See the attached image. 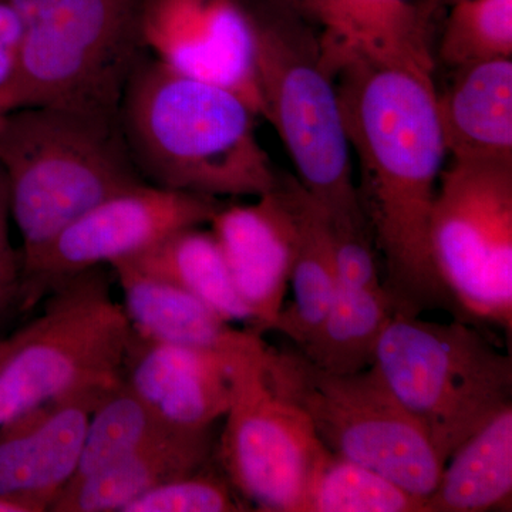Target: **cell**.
Instances as JSON below:
<instances>
[{
  "instance_id": "cell-1",
  "label": "cell",
  "mask_w": 512,
  "mask_h": 512,
  "mask_svg": "<svg viewBox=\"0 0 512 512\" xmlns=\"http://www.w3.org/2000/svg\"><path fill=\"white\" fill-rule=\"evenodd\" d=\"M340 111L359 160L360 207L399 313L460 312L431 247V212L443 164L430 53L348 45L323 36Z\"/></svg>"
},
{
  "instance_id": "cell-2",
  "label": "cell",
  "mask_w": 512,
  "mask_h": 512,
  "mask_svg": "<svg viewBox=\"0 0 512 512\" xmlns=\"http://www.w3.org/2000/svg\"><path fill=\"white\" fill-rule=\"evenodd\" d=\"M120 126L148 184L207 197L274 190L279 177L238 94L174 72L144 53L120 103Z\"/></svg>"
},
{
  "instance_id": "cell-3",
  "label": "cell",
  "mask_w": 512,
  "mask_h": 512,
  "mask_svg": "<svg viewBox=\"0 0 512 512\" xmlns=\"http://www.w3.org/2000/svg\"><path fill=\"white\" fill-rule=\"evenodd\" d=\"M0 167L22 238V268L97 204L147 184L130 156L120 117L64 107L5 114Z\"/></svg>"
},
{
  "instance_id": "cell-4",
  "label": "cell",
  "mask_w": 512,
  "mask_h": 512,
  "mask_svg": "<svg viewBox=\"0 0 512 512\" xmlns=\"http://www.w3.org/2000/svg\"><path fill=\"white\" fill-rule=\"evenodd\" d=\"M23 22L18 66L0 111L64 107L119 117L121 97L146 53L141 0H9Z\"/></svg>"
},
{
  "instance_id": "cell-5",
  "label": "cell",
  "mask_w": 512,
  "mask_h": 512,
  "mask_svg": "<svg viewBox=\"0 0 512 512\" xmlns=\"http://www.w3.org/2000/svg\"><path fill=\"white\" fill-rule=\"evenodd\" d=\"M255 39L262 117L281 137L296 180L330 221L367 224L335 77L322 45L289 10L272 2L256 9Z\"/></svg>"
},
{
  "instance_id": "cell-6",
  "label": "cell",
  "mask_w": 512,
  "mask_h": 512,
  "mask_svg": "<svg viewBox=\"0 0 512 512\" xmlns=\"http://www.w3.org/2000/svg\"><path fill=\"white\" fill-rule=\"evenodd\" d=\"M372 366L419 421L443 464L512 406L511 357L466 320L440 323L396 313Z\"/></svg>"
},
{
  "instance_id": "cell-7",
  "label": "cell",
  "mask_w": 512,
  "mask_h": 512,
  "mask_svg": "<svg viewBox=\"0 0 512 512\" xmlns=\"http://www.w3.org/2000/svg\"><path fill=\"white\" fill-rule=\"evenodd\" d=\"M262 360L276 392L306 414L332 453L372 468L424 500L433 493L444 464L375 367L332 373L298 349L268 345Z\"/></svg>"
},
{
  "instance_id": "cell-8",
  "label": "cell",
  "mask_w": 512,
  "mask_h": 512,
  "mask_svg": "<svg viewBox=\"0 0 512 512\" xmlns=\"http://www.w3.org/2000/svg\"><path fill=\"white\" fill-rule=\"evenodd\" d=\"M37 318L6 338L0 363V426L33 407L120 379L131 326L111 295L106 265L67 279Z\"/></svg>"
},
{
  "instance_id": "cell-9",
  "label": "cell",
  "mask_w": 512,
  "mask_h": 512,
  "mask_svg": "<svg viewBox=\"0 0 512 512\" xmlns=\"http://www.w3.org/2000/svg\"><path fill=\"white\" fill-rule=\"evenodd\" d=\"M431 247L466 322L512 328V164L453 161L440 174Z\"/></svg>"
},
{
  "instance_id": "cell-10",
  "label": "cell",
  "mask_w": 512,
  "mask_h": 512,
  "mask_svg": "<svg viewBox=\"0 0 512 512\" xmlns=\"http://www.w3.org/2000/svg\"><path fill=\"white\" fill-rule=\"evenodd\" d=\"M262 338L232 355V393L218 446L229 483L254 510L306 512L309 487L329 448L306 414L265 373Z\"/></svg>"
},
{
  "instance_id": "cell-11",
  "label": "cell",
  "mask_w": 512,
  "mask_h": 512,
  "mask_svg": "<svg viewBox=\"0 0 512 512\" xmlns=\"http://www.w3.org/2000/svg\"><path fill=\"white\" fill-rule=\"evenodd\" d=\"M222 207L218 198L148 183L107 198L23 265L20 315L72 276L140 254L180 229L208 224Z\"/></svg>"
},
{
  "instance_id": "cell-12",
  "label": "cell",
  "mask_w": 512,
  "mask_h": 512,
  "mask_svg": "<svg viewBox=\"0 0 512 512\" xmlns=\"http://www.w3.org/2000/svg\"><path fill=\"white\" fill-rule=\"evenodd\" d=\"M256 9L248 0H141V42L174 72L231 90L262 117Z\"/></svg>"
},
{
  "instance_id": "cell-13",
  "label": "cell",
  "mask_w": 512,
  "mask_h": 512,
  "mask_svg": "<svg viewBox=\"0 0 512 512\" xmlns=\"http://www.w3.org/2000/svg\"><path fill=\"white\" fill-rule=\"evenodd\" d=\"M113 384L82 387L2 424L0 495L49 511L73 480L87 423Z\"/></svg>"
},
{
  "instance_id": "cell-14",
  "label": "cell",
  "mask_w": 512,
  "mask_h": 512,
  "mask_svg": "<svg viewBox=\"0 0 512 512\" xmlns=\"http://www.w3.org/2000/svg\"><path fill=\"white\" fill-rule=\"evenodd\" d=\"M210 224L238 295L252 313V332L274 330L296 244L295 218L281 183L255 204L222 207Z\"/></svg>"
},
{
  "instance_id": "cell-15",
  "label": "cell",
  "mask_w": 512,
  "mask_h": 512,
  "mask_svg": "<svg viewBox=\"0 0 512 512\" xmlns=\"http://www.w3.org/2000/svg\"><path fill=\"white\" fill-rule=\"evenodd\" d=\"M232 355L168 345L131 330L121 379L174 430H210L231 403Z\"/></svg>"
},
{
  "instance_id": "cell-16",
  "label": "cell",
  "mask_w": 512,
  "mask_h": 512,
  "mask_svg": "<svg viewBox=\"0 0 512 512\" xmlns=\"http://www.w3.org/2000/svg\"><path fill=\"white\" fill-rule=\"evenodd\" d=\"M437 111L453 161L512 164V57L460 67Z\"/></svg>"
},
{
  "instance_id": "cell-17",
  "label": "cell",
  "mask_w": 512,
  "mask_h": 512,
  "mask_svg": "<svg viewBox=\"0 0 512 512\" xmlns=\"http://www.w3.org/2000/svg\"><path fill=\"white\" fill-rule=\"evenodd\" d=\"M121 292L131 330L143 338L185 348L231 353L261 338L252 330L232 328L207 303L127 261L109 265Z\"/></svg>"
},
{
  "instance_id": "cell-18",
  "label": "cell",
  "mask_w": 512,
  "mask_h": 512,
  "mask_svg": "<svg viewBox=\"0 0 512 512\" xmlns=\"http://www.w3.org/2000/svg\"><path fill=\"white\" fill-rule=\"evenodd\" d=\"M212 451V429L168 431L116 466L67 485L49 511L123 512L141 495L200 470Z\"/></svg>"
},
{
  "instance_id": "cell-19",
  "label": "cell",
  "mask_w": 512,
  "mask_h": 512,
  "mask_svg": "<svg viewBox=\"0 0 512 512\" xmlns=\"http://www.w3.org/2000/svg\"><path fill=\"white\" fill-rule=\"evenodd\" d=\"M279 183L295 218L296 244L289 281L293 299L282 309L274 330L301 348L318 329L335 295L332 235L328 214L296 178L279 177Z\"/></svg>"
},
{
  "instance_id": "cell-20",
  "label": "cell",
  "mask_w": 512,
  "mask_h": 512,
  "mask_svg": "<svg viewBox=\"0 0 512 512\" xmlns=\"http://www.w3.org/2000/svg\"><path fill=\"white\" fill-rule=\"evenodd\" d=\"M512 406L468 437L448 458L424 512L510 510Z\"/></svg>"
},
{
  "instance_id": "cell-21",
  "label": "cell",
  "mask_w": 512,
  "mask_h": 512,
  "mask_svg": "<svg viewBox=\"0 0 512 512\" xmlns=\"http://www.w3.org/2000/svg\"><path fill=\"white\" fill-rule=\"evenodd\" d=\"M396 313L399 309L386 288L336 285L325 318L305 345L296 349L328 372L369 369L384 329Z\"/></svg>"
},
{
  "instance_id": "cell-22",
  "label": "cell",
  "mask_w": 512,
  "mask_h": 512,
  "mask_svg": "<svg viewBox=\"0 0 512 512\" xmlns=\"http://www.w3.org/2000/svg\"><path fill=\"white\" fill-rule=\"evenodd\" d=\"M120 261L191 293L228 322L252 323V313L238 295L211 231L180 229L146 251Z\"/></svg>"
},
{
  "instance_id": "cell-23",
  "label": "cell",
  "mask_w": 512,
  "mask_h": 512,
  "mask_svg": "<svg viewBox=\"0 0 512 512\" xmlns=\"http://www.w3.org/2000/svg\"><path fill=\"white\" fill-rule=\"evenodd\" d=\"M301 13L325 26V36L336 42L430 53L426 10L407 0H306Z\"/></svg>"
},
{
  "instance_id": "cell-24",
  "label": "cell",
  "mask_w": 512,
  "mask_h": 512,
  "mask_svg": "<svg viewBox=\"0 0 512 512\" xmlns=\"http://www.w3.org/2000/svg\"><path fill=\"white\" fill-rule=\"evenodd\" d=\"M171 430L120 376L90 416L79 466L69 485L116 466Z\"/></svg>"
},
{
  "instance_id": "cell-25",
  "label": "cell",
  "mask_w": 512,
  "mask_h": 512,
  "mask_svg": "<svg viewBox=\"0 0 512 512\" xmlns=\"http://www.w3.org/2000/svg\"><path fill=\"white\" fill-rule=\"evenodd\" d=\"M424 503L390 478L329 450L312 478L306 512H424Z\"/></svg>"
},
{
  "instance_id": "cell-26",
  "label": "cell",
  "mask_w": 512,
  "mask_h": 512,
  "mask_svg": "<svg viewBox=\"0 0 512 512\" xmlns=\"http://www.w3.org/2000/svg\"><path fill=\"white\" fill-rule=\"evenodd\" d=\"M440 56L456 69L512 57V0H457L441 37Z\"/></svg>"
},
{
  "instance_id": "cell-27",
  "label": "cell",
  "mask_w": 512,
  "mask_h": 512,
  "mask_svg": "<svg viewBox=\"0 0 512 512\" xmlns=\"http://www.w3.org/2000/svg\"><path fill=\"white\" fill-rule=\"evenodd\" d=\"M247 503L221 473L205 464L200 470L161 485L128 504L123 512L249 511Z\"/></svg>"
},
{
  "instance_id": "cell-28",
  "label": "cell",
  "mask_w": 512,
  "mask_h": 512,
  "mask_svg": "<svg viewBox=\"0 0 512 512\" xmlns=\"http://www.w3.org/2000/svg\"><path fill=\"white\" fill-rule=\"evenodd\" d=\"M9 187L0 167V325L12 316L20 315L22 292V259L19 249L10 241Z\"/></svg>"
},
{
  "instance_id": "cell-29",
  "label": "cell",
  "mask_w": 512,
  "mask_h": 512,
  "mask_svg": "<svg viewBox=\"0 0 512 512\" xmlns=\"http://www.w3.org/2000/svg\"><path fill=\"white\" fill-rule=\"evenodd\" d=\"M23 39V22L9 0H0V47L18 52Z\"/></svg>"
},
{
  "instance_id": "cell-30",
  "label": "cell",
  "mask_w": 512,
  "mask_h": 512,
  "mask_svg": "<svg viewBox=\"0 0 512 512\" xmlns=\"http://www.w3.org/2000/svg\"><path fill=\"white\" fill-rule=\"evenodd\" d=\"M18 66V52L0 47V93L9 86Z\"/></svg>"
},
{
  "instance_id": "cell-31",
  "label": "cell",
  "mask_w": 512,
  "mask_h": 512,
  "mask_svg": "<svg viewBox=\"0 0 512 512\" xmlns=\"http://www.w3.org/2000/svg\"><path fill=\"white\" fill-rule=\"evenodd\" d=\"M0 512H39L35 505L19 498L2 497L0 495Z\"/></svg>"
},
{
  "instance_id": "cell-32",
  "label": "cell",
  "mask_w": 512,
  "mask_h": 512,
  "mask_svg": "<svg viewBox=\"0 0 512 512\" xmlns=\"http://www.w3.org/2000/svg\"><path fill=\"white\" fill-rule=\"evenodd\" d=\"M269 2L275 3V5L281 6L289 12L301 13L303 5L306 0H269Z\"/></svg>"
},
{
  "instance_id": "cell-33",
  "label": "cell",
  "mask_w": 512,
  "mask_h": 512,
  "mask_svg": "<svg viewBox=\"0 0 512 512\" xmlns=\"http://www.w3.org/2000/svg\"><path fill=\"white\" fill-rule=\"evenodd\" d=\"M6 352H8V342L6 339L0 340V363H2L3 357L6 356Z\"/></svg>"
},
{
  "instance_id": "cell-34",
  "label": "cell",
  "mask_w": 512,
  "mask_h": 512,
  "mask_svg": "<svg viewBox=\"0 0 512 512\" xmlns=\"http://www.w3.org/2000/svg\"><path fill=\"white\" fill-rule=\"evenodd\" d=\"M3 117H5V114H3L2 111H0V121H2Z\"/></svg>"
}]
</instances>
